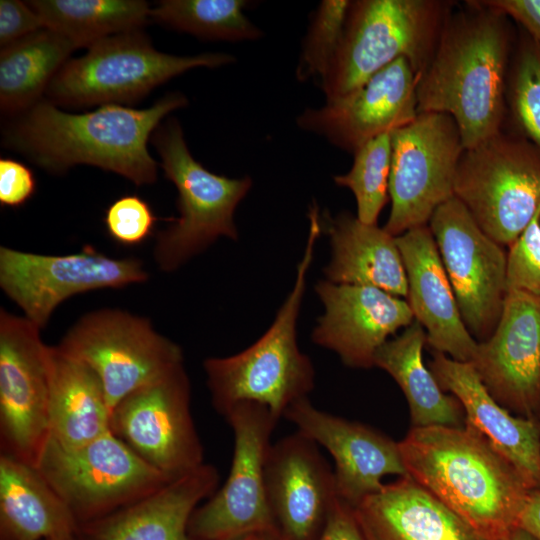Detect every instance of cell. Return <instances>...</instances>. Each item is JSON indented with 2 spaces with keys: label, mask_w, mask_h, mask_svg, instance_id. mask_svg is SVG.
Returning <instances> with one entry per match:
<instances>
[{
  "label": "cell",
  "mask_w": 540,
  "mask_h": 540,
  "mask_svg": "<svg viewBox=\"0 0 540 540\" xmlns=\"http://www.w3.org/2000/svg\"><path fill=\"white\" fill-rule=\"evenodd\" d=\"M456 6L418 76L417 109L450 115L469 149L506 124L507 74L517 29L485 0Z\"/></svg>",
  "instance_id": "obj_1"
},
{
  "label": "cell",
  "mask_w": 540,
  "mask_h": 540,
  "mask_svg": "<svg viewBox=\"0 0 540 540\" xmlns=\"http://www.w3.org/2000/svg\"><path fill=\"white\" fill-rule=\"evenodd\" d=\"M187 103L182 93L173 92L145 109L106 104L74 114L40 100L6 124L2 143L50 173L84 164L138 186L152 184L157 162L148 151V140L166 115Z\"/></svg>",
  "instance_id": "obj_2"
},
{
  "label": "cell",
  "mask_w": 540,
  "mask_h": 540,
  "mask_svg": "<svg viewBox=\"0 0 540 540\" xmlns=\"http://www.w3.org/2000/svg\"><path fill=\"white\" fill-rule=\"evenodd\" d=\"M408 475L488 540H504L532 490L471 426L411 427L398 442Z\"/></svg>",
  "instance_id": "obj_3"
},
{
  "label": "cell",
  "mask_w": 540,
  "mask_h": 540,
  "mask_svg": "<svg viewBox=\"0 0 540 540\" xmlns=\"http://www.w3.org/2000/svg\"><path fill=\"white\" fill-rule=\"evenodd\" d=\"M310 228L294 287L268 330L251 346L228 357L204 361L212 404L223 417L237 404L253 402L269 409L279 421L296 401L308 397L315 372L297 344V319L315 242L322 231L318 211H310Z\"/></svg>",
  "instance_id": "obj_4"
},
{
  "label": "cell",
  "mask_w": 540,
  "mask_h": 540,
  "mask_svg": "<svg viewBox=\"0 0 540 540\" xmlns=\"http://www.w3.org/2000/svg\"><path fill=\"white\" fill-rule=\"evenodd\" d=\"M455 5L442 0L351 1L341 39L320 80L326 100L358 88L401 57L419 76Z\"/></svg>",
  "instance_id": "obj_5"
},
{
  "label": "cell",
  "mask_w": 540,
  "mask_h": 540,
  "mask_svg": "<svg viewBox=\"0 0 540 540\" xmlns=\"http://www.w3.org/2000/svg\"><path fill=\"white\" fill-rule=\"evenodd\" d=\"M165 177L177 188L179 217L159 232L154 259L165 272L178 269L219 237L238 239L234 212L252 186V179L215 174L191 155L179 122L168 118L151 137Z\"/></svg>",
  "instance_id": "obj_6"
},
{
  "label": "cell",
  "mask_w": 540,
  "mask_h": 540,
  "mask_svg": "<svg viewBox=\"0 0 540 540\" xmlns=\"http://www.w3.org/2000/svg\"><path fill=\"white\" fill-rule=\"evenodd\" d=\"M453 194L489 237L509 248L540 207V148L505 124L464 149Z\"/></svg>",
  "instance_id": "obj_7"
},
{
  "label": "cell",
  "mask_w": 540,
  "mask_h": 540,
  "mask_svg": "<svg viewBox=\"0 0 540 540\" xmlns=\"http://www.w3.org/2000/svg\"><path fill=\"white\" fill-rule=\"evenodd\" d=\"M235 61L226 53L176 56L156 50L138 30L106 37L68 60L47 87L55 105L133 103L156 86L197 67L216 68Z\"/></svg>",
  "instance_id": "obj_8"
},
{
  "label": "cell",
  "mask_w": 540,
  "mask_h": 540,
  "mask_svg": "<svg viewBox=\"0 0 540 540\" xmlns=\"http://www.w3.org/2000/svg\"><path fill=\"white\" fill-rule=\"evenodd\" d=\"M35 467L79 526L128 506L172 481L111 430L77 447H64L49 437Z\"/></svg>",
  "instance_id": "obj_9"
},
{
  "label": "cell",
  "mask_w": 540,
  "mask_h": 540,
  "mask_svg": "<svg viewBox=\"0 0 540 540\" xmlns=\"http://www.w3.org/2000/svg\"><path fill=\"white\" fill-rule=\"evenodd\" d=\"M234 434L229 475L189 521L194 540H236L252 534L278 540L265 488V462L278 424L269 409L243 402L225 416Z\"/></svg>",
  "instance_id": "obj_10"
},
{
  "label": "cell",
  "mask_w": 540,
  "mask_h": 540,
  "mask_svg": "<svg viewBox=\"0 0 540 540\" xmlns=\"http://www.w3.org/2000/svg\"><path fill=\"white\" fill-rule=\"evenodd\" d=\"M100 378L111 413L137 388L183 363L181 347L149 319L116 308L82 316L57 345Z\"/></svg>",
  "instance_id": "obj_11"
},
{
  "label": "cell",
  "mask_w": 540,
  "mask_h": 540,
  "mask_svg": "<svg viewBox=\"0 0 540 540\" xmlns=\"http://www.w3.org/2000/svg\"><path fill=\"white\" fill-rule=\"evenodd\" d=\"M391 210L383 227L393 236L428 225L435 210L454 197L457 166L464 151L459 128L448 114L418 113L390 132Z\"/></svg>",
  "instance_id": "obj_12"
},
{
  "label": "cell",
  "mask_w": 540,
  "mask_h": 540,
  "mask_svg": "<svg viewBox=\"0 0 540 540\" xmlns=\"http://www.w3.org/2000/svg\"><path fill=\"white\" fill-rule=\"evenodd\" d=\"M190 401L182 363L124 397L112 410L110 429L166 478L177 479L204 464Z\"/></svg>",
  "instance_id": "obj_13"
},
{
  "label": "cell",
  "mask_w": 540,
  "mask_h": 540,
  "mask_svg": "<svg viewBox=\"0 0 540 540\" xmlns=\"http://www.w3.org/2000/svg\"><path fill=\"white\" fill-rule=\"evenodd\" d=\"M428 227L465 326L477 342L486 340L499 321L508 293V252L455 197L435 210Z\"/></svg>",
  "instance_id": "obj_14"
},
{
  "label": "cell",
  "mask_w": 540,
  "mask_h": 540,
  "mask_svg": "<svg viewBox=\"0 0 540 540\" xmlns=\"http://www.w3.org/2000/svg\"><path fill=\"white\" fill-rule=\"evenodd\" d=\"M149 278L137 258H112L91 245L68 255L0 247V287L40 329L67 298L96 289L122 288Z\"/></svg>",
  "instance_id": "obj_15"
},
{
  "label": "cell",
  "mask_w": 540,
  "mask_h": 540,
  "mask_svg": "<svg viewBox=\"0 0 540 540\" xmlns=\"http://www.w3.org/2000/svg\"><path fill=\"white\" fill-rule=\"evenodd\" d=\"M25 316L0 310L3 454L35 466L49 438V348Z\"/></svg>",
  "instance_id": "obj_16"
},
{
  "label": "cell",
  "mask_w": 540,
  "mask_h": 540,
  "mask_svg": "<svg viewBox=\"0 0 540 540\" xmlns=\"http://www.w3.org/2000/svg\"><path fill=\"white\" fill-rule=\"evenodd\" d=\"M492 397L540 421V295L509 289L493 333L470 362Z\"/></svg>",
  "instance_id": "obj_17"
},
{
  "label": "cell",
  "mask_w": 540,
  "mask_h": 540,
  "mask_svg": "<svg viewBox=\"0 0 540 540\" xmlns=\"http://www.w3.org/2000/svg\"><path fill=\"white\" fill-rule=\"evenodd\" d=\"M418 75L404 57L397 59L349 93L296 119L302 130L355 153L369 140L412 122L418 115Z\"/></svg>",
  "instance_id": "obj_18"
},
{
  "label": "cell",
  "mask_w": 540,
  "mask_h": 540,
  "mask_svg": "<svg viewBox=\"0 0 540 540\" xmlns=\"http://www.w3.org/2000/svg\"><path fill=\"white\" fill-rule=\"evenodd\" d=\"M268 506L278 540H318L338 499L319 446L296 432L272 443L265 462Z\"/></svg>",
  "instance_id": "obj_19"
},
{
  "label": "cell",
  "mask_w": 540,
  "mask_h": 540,
  "mask_svg": "<svg viewBox=\"0 0 540 540\" xmlns=\"http://www.w3.org/2000/svg\"><path fill=\"white\" fill-rule=\"evenodd\" d=\"M283 417L331 454L337 495L351 507L378 492L384 476L408 475L398 442L365 424L321 411L308 397L293 403Z\"/></svg>",
  "instance_id": "obj_20"
},
{
  "label": "cell",
  "mask_w": 540,
  "mask_h": 540,
  "mask_svg": "<svg viewBox=\"0 0 540 540\" xmlns=\"http://www.w3.org/2000/svg\"><path fill=\"white\" fill-rule=\"evenodd\" d=\"M315 290L324 313L312 340L351 368L373 367L377 350L389 336L414 322L407 301L375 287L321 280Z\"/></svg>",
  "instance_id": "obj_21"
},
{
  "label": "cell",
  "mask_w": 540,
  "mask_h": 540,
  "mask_svg": "<svg viewBox=\"0 0 540 540\" xmlns=\"http://www.w3.org/2000/svg\"><path fill=\"white\" fill-rule=\"evenodd\" d=\"M405 267L408 304L433 351L471 362L478 342L465 326L428 225L396 236Z\"/></svg>",
  "instance_id": "obj_22"
},
{
  "label": "cell",
  "mask_w": 540,
  "mask_h": 540,
  "mask_svg": "<svg viewBox=\"0 0 540 540\" xmlns=\"http://www.w3.org/2000/svg\"><path fill=\"white\" fill-rule=\"evenodd\" d=\"M428 365L442 390L460 401L465 424L481 433L531 489H540V421L512 415L500 405L470 362L432 350Z\"/></svg>",
  "instance_id": "obj_23"
},
{
  "label": "cell",
  "mask_w": 540,
  "mask_h": 540,
  "mask_svg": "<svg viewBox=\"0 0 540 540\" xmlns=\"http://www.w3.org/2000/svg\"><path fill=\"white\" fill-rule=\"evenodd\" d=\"M218 481L217 469L204 463L140 500L80 525L77 540H194L190 518Z\"/></svg>",
  "instance_id": "obj_24"
},
{
  "label": "cell",
  "mask_w": 540,
  "mask_h": 540,
  "mask_svg": "<svg viewBox=\"0 0 540 540\" xmlns=\"http://www.w3.org/2000/svg\"><path fill=\"white\" fill-rule=\"evenodd\" d=\"M352 510L366 540H488L409 475Z\"/></svg>",
  "instance_id": "obj_25"
},
{
  "label": "cell",
  "mask_w": 540,
  "mask_h": 540,
  "mask_svg": "<svg viewBox=\"0 0 540 540\" xmlns=\"http://www.w3.org/2000/svg\"><path fill=\"white\" fill-rule=\"evenodd\" d=\"M331 260L324 268L335 284L370 286L407 298L404 263L396 237L377 224H365L349 212L324 215ZM322 224V222H321Z\"/></svg>",
  "instance_id": "obj_26"
},
{
  "label": "cell",
  "mask_w": 540,
  "mask_h": 540,
  "mask_svg": "<svg viewBox=\"0 0 540 540\" xmlns=\"http://www.w3.org/2000/svg\"><path fill=\"white\" fill-rule=\"evenodd\" d=\"M72 512L35 466L1 453V540H65L77 536Z\"/></svg>",
  "instance_id": "obj_27"
},
{
  "label": "cell",
  "mask_w": 540,
  "mask_h": 540,
  "mask_svg": "<svg viewBox=\"0 0 540 540\" xmlns=\"http://www.w3.org/2000/svg\"><path fill=\"white\" fill-rule=\"evenodd\" d=\"M49 375L50 438L77 447L111 430L103 384L87 364L50 346Z\"/></svg>",
  "instance_id": "obj_28"
},
{
  "label": "cell",
  "mask_w": 540,
  "mask_h": 540,
  "mask_svg": "<svg viewBox=\"0 0 540 540\" xmlns=\"http://www.w3.org/2000/svg\"><path fill=\"white\" fill-rule=\"evenodd\" d=\"M426 332L414 321L376 352L374 366L386 371L401 388L409 406L412 427L465 425L460 401L442 390L424 365Z\"/></svg>",
  "instance_id": "obj_29"
},
{
  "label": "cell",
  "mask_w": 540,
  "mask_h": 540,
  "mask_svg": "<svg viewBox=\"0 0 540 540\" xmlns=\"http://www.w3.org/2000/svg\"><path fill=\"white\" fill-rule=\"evenodd\" d=\"M77 47L66 37L42 29L1 49L0 107L16 115L31 107Z\"/></svg>",
  "instance_id": "obj_30"
},
{
  "label": "cell",
  "mask_w": 540,
  "mask_h": 540,
  "mask_svg": "<svg viewBox=\"0 0 540 540\" xmlns=\"http://www.w3.org/2000/svg\"><path fill=\"white\" fill-rule=\"evenodd\" d=\"M44 28L69 39L77 48L115 34L138 30L150 17L142 0H32Z\"/></svg>",
  "instance_id": "obj_31"
},
{
  "label": "cell",
  "mask_w": 540,
  "mask_h": 540,
  "mask_svg": "<svg viewBox=\"0 0 540 540\" xmlns=\"http://www.w3.org/2000/svg\"><path fill=\"white\" fill-rule=\"evenodd\" d=\"M244 0H163L150 17L173 29L210 40L245 41L262 31L244 14Z\"/></svg>",
  "instance_id": "obj_32"
},
{
  "label": "cell",
  "mask_w": 540,
  "mask_h": 540,
  "mask_svg": "<svg viewBox=\"0 0 540 540\" xmlns=\"http://www.w3.org/2000/svg\"><path fill=\"white\" fill-rule=\"evenodd\" d=\"M517 28L507 74L506 123L540 148V45Z\"/></svg>",
  "instance_id": "obj_33"
},
{
  "label": "cell",
  "mask_w": 540,
  "mask_h": 540,
  "mask_svg": "<svg viewBox=\"0 0 540 540\" xmlns=\"http://www.w3.org/2000/svg\"><path fill=\"white\" fill-rule=\"evenodd\" d=\"M390 133L377 136L354 153L350 171L334 176V182L350 189L355 197L357 218L365 224H377L389 198L391 168Z\"/></svg>",
  "instance_id": "obj_34"
},
{
  "label": "cell",
  "mask_w": 540,
  "mask_h": 540,
  "mask_svg": "<svg viewBox=\"0 0 540 540\" xmlns=\"http://www.w3.org/2000/svg\"><path fill=\"white\" fill-rule=\"evenodd\" d=\"M351 1L325 0L319 5L305 37L297 66L300 81L322 79L341 39Z\"/></svg>",
  "instance_id": "obj_35"
},
{
  "label": "cell",
  "mask_w": 540,
  "mask_h": 540,
  "mask_svg": "<svg viewBox=\"0 0 540 540\" xmlns=\"http://www.w3.org/2000/svg\"><path fill=\"white\" fill-rule=\"evenodd\" d=\"M157 221L150 205L131 194L116 199L105 211L108 235L123 246H135L146 240Z\"/></svg>",
  "instance_id": "obj_36"
},
{
  "label": "cell",
  "mask_w": 540,
  "mask_h": 540,
  "mask_svg": "<svg viewBox=\"0 0 540 540\" xmlns=\"http://www.w3.org/2000/svg\"><path fill=\"white\" fill-rule=\"evenodd\" d=\"M540 295V207L508 251V290Z\"/></svg>",
  "instance_id": "obj_37"
},
{
  "label": "cell",
  "mask_w": 540,
  "mask_h": 540,
  "mask_svg": "<svg viewBox=\"0 0 540 540\" xmlns=\"http://www.w3.org/2000/svg\"><path fill=\"white\" fill-rule=\"evenodd\" d=\"M44 29L39 15L26 2L0 1V45L5 47Z\"/></svg>",
  "instance_id": "obj_38"
},
{
  "label": "cell",
  "mask_w": 540,
  "mask_h": 540,
  "mask_svg": "<svg viewBox=\"0 0 540 540\" xmlns=\"http://www.w3.org/2000/svg\"><path fill=\"white\" fill-rule=\"evenodd\" d=\"M36 191V179L25 164L12 159H0V203L2 206L20 207Z\"/></svg>",
  "instance_id": "obj_39"
},
{
  "label": "cell",
  "mask_w": 540,
  "mask_h": 540,
  "mask_svg": "<svg viewBox=\"0 0 540 540\" xmlns=\"http://www.w3.org/2000/svg\"><path fill=\"white\" fill-rule=\"evenodd\" d=\"M506 14L540 45V0H485Z\"/></svg>",
  "instance_id": "obj_40"
},
{
  "label": "cell",
  "mask_w": 540,
  "mask_h": 540,
  "mask_svg": "<svg viewBox=\"0 0 540 540\" xmlns=\"http://www.w3.org/2000/svg\"><path fill=\"white\" fill-rule=\"evenodd\" d=\"M318 540H366V538L356 522L352 507L338 497Z\"/></svg>",
  "instance_id": "obj_41"
},
{
  "label": "cell",
  "mask_w": 540,
  "mask_h": 540,
  "mask_svg": "<svg viewBox=\"0 0 540 540\" xmlns=\"http://www.w3.org/2000/svg\"><path fill=\"white\" fill-rule=\"evenodd\" d=\"M518 528L540 540V489L530 490L519 516Z\"/></svg>",
  "instance_id": "obj_42"
},
{
  "label": "cell",
  "mask_w": 540,
  "mask_h": 540,
  "mask_svg": "<svg viewBox=\"0 0 540 540\" xmlns=\"http://www.w3.org/2000/svg\"><path fill=\"white\" fill-rule=\"evenodd\" d=\"M504 540H535L531 535L520 528L513 530Z\"/></svg>",
  "instance_id": "obj_43"
},
{
  "label": "cell",
  "mask_w": 540,
  "mask_h": 540,
  "mask_svg": "<svg viewBox=\"0 0 540 540\" xmlns=\"http://www.w3.org/2000/svg\"><path fill=\"white\" fill-rule=\"evenodd\" d=\"M236 540H276V539L269 535L252 534V535H248V536L236 539Z\"/></svg>",
  "instance_id": "obj_44"
},
{
  "label": "cell",
  "mask_w": 540,
  "mask_h": 540,
  "mask_svg": "<svg viewBox=\"0 0 540 540\" xmlns=\"http://www.w3.org/2000/svg\"><path fill=\"white\" fill-rule=\"evenodd\" d=\"M65 540H77V537L70 538V539H65Z\"/></svg>",
  "instance_id": "obj_45"
}]
</instances>
